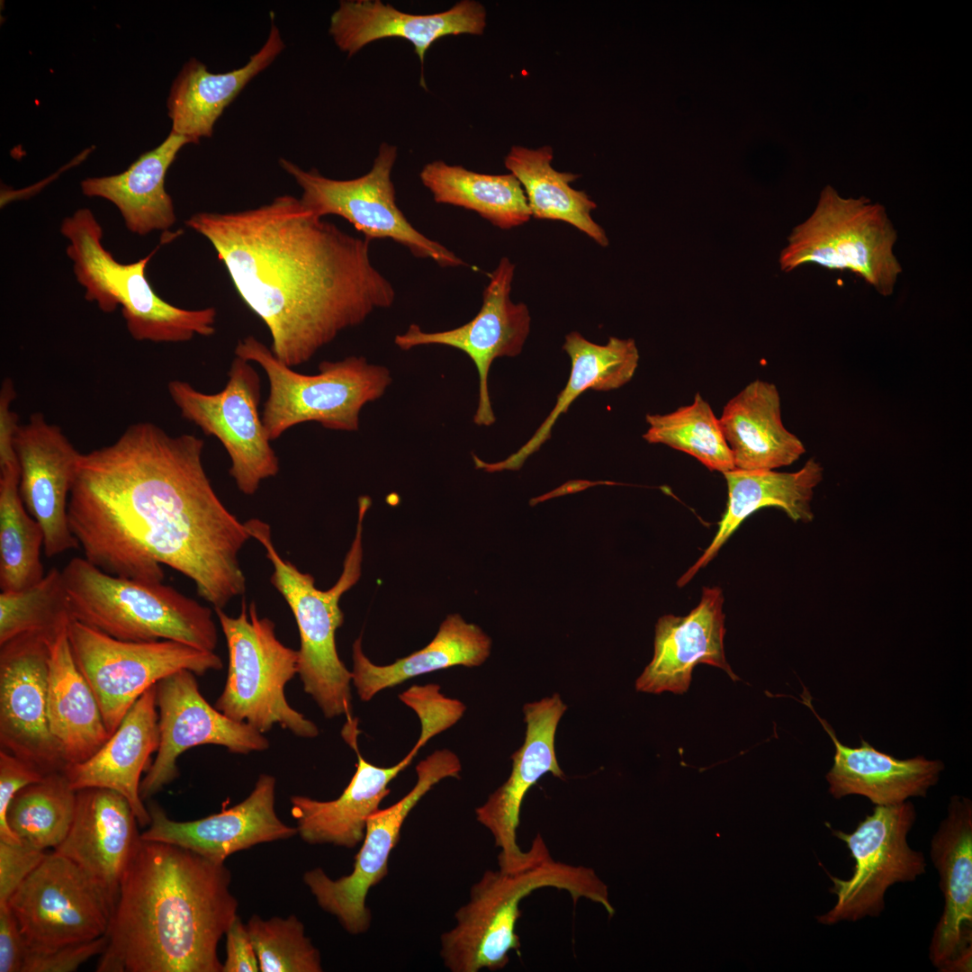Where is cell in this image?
<instances>
[{"instance_id":"cell-37","label":"cell","mask_w":972,"mask_h":972,"mask_svg":"<svg viewBox=\"0 0 972 972\" xmlns=\"http://www.w3.org/2000/svg\"><path fill=\"white\" fill-rule=\"evenodd\" d=\"M553 148L513 146L504 165L520 183L531 217L572 225L601 247L608 245L603 228L591 216L597 204L584 191L571 186L579 176L552 166Z\"/></svg>"},{"instance_id":"cell-36","label":"cell","mask_w":972,"mask_h":972,"mask_svg":"<svg viewBox=\"0 0 972 972\" xmlns=\"http://www.w3.org/2000/svg\"><path fill=\"white\" fill-rule=\"evenodd\" d=\"M490 648V638L458 614L447 616L427 646L388 665L374 664L364 655L360 636L352 646V682L361 700L369 701L379 691L421 674L457 665L480 666Z\"/></svg>"},{"instance_id":"cell-23","label":"cell","mask_w":972,"mask_h":972,"mask_svg":"<svg viewBox=\"0 0 972 972\" xmlns=\"http://www.w3.org/2000/svg\"><path fill=\"white\" fill-rule=\"evenodd\" d=\"M275 782L272 775L263 773L243 801L194 821H174L151 802L150 824L140 838L175 844L216 863H225L230 855L260 843L290 839L297 829L275 813Z\"/></svg>"},{"instance_id":"cell-42","label":"cell","mask_w":972,"mask_h":972,"mask_svg":"<svg viewBox=\"0 0 972 972\" xmlns=\"http://www.w3.org/2000/svg\"><path fill=\"white\" fill-rule=\"evenodd\" d=\"M72 619L62 572L57 568L29 588L0 593V645L28 633L50 641Z\"/></svg>"},{"instance_id":"cell-15","label":"cell","mask_w":972,"mask_h":972,"mask_svg":"<svg viewBox=\"0 0 972 972\" xmlns=\"http://www.w3.org/2000/svg\"><path fill=\"white\" fill-rule=\"evenodd\" d=\"M29 950L51 951L107 933L113 907L74 862L47 853L7 904Z\"/></svg>"},{"instance_id":"cell-8","label":"cell","mask_w":972,"mask_h":972,"mask_svg":"<svg viewBox=\"0 0 972 972\" xmlns=\"http://www.w3.org/2000/svg\"><path fill=\"white\" fill-rule=\"evenodd\" d=\"M234 353L266 373L269 387L261 417L271 441L310 421L328 429L357 431L363 407L381 398L392 382L387 367L364 356L323 361L317 374H305L278 360L254 336L239 340Z\"/></svg>"},{"instance_id":"cell-45","label":"cell","mask_w":972,"mask_h":972,"mask_svg":"<svg viewBox=\"0 0 972 972\" xmlns=\"http://www.w3.org/2000/svg\"><path fill=\"white\" fill-rule=\"evenodd\" d=\"M44 776L26 760L0 750V841L22 842L7 824L8 807L22 788L41 780Z\"/></svg>"},{"instance_id":"cell-13","label":"cell","mask_w":972,"mask_h":972,"mask_svg":"<svg viewBox=\"0 0 972 972\" xmlns=\"http://www.w3.org/2000/svg\"><path fill=\"white\" fill-rule=\"evenodd\" d=\"M915 819L914 805L904 801L876 806L850 833L831 829L832 834L846 844L855 864L846 879L824 868L832 884L829 890L837 900L827 913L816 916L818 922L834 925L878 917L891 886L914 882L926 872L922 852L913 850L907 842Z\"/></svg>"},{"instance_id":"cell-49","label":"cell","mask_w":972,"mask_h":972,"mask_svg":"<svg viewBox=\"0 0 972 972\" xmlns=\"http://www.w3.org/2000/svg\"><path fill=\"white\" fill-rule=\"evenodd\" d=\"M16 397L14 382L5 378L0 390V468L18 466L14 438L20 426L19 418L12 409Z\"/></svg>"},{"instance_id":"cell-11","label":"cell","mask_w":972,"mask_h":972,"mask_svg":"<svg viewBox=\"0 0 972 972\" xmlns=\"http://www.w3.org/2000/svg\"><path fill=\"white\" fill-rule=\"evenodd\" d=\"M68 637L110 735L135 702L164 678L181 670L203 675L223 667L214 652L171 640H120L75 619L68 626Z\"/></svg>"},{"instance_id":"cell-34","label":"cell","mask_w":972,"mask_h":972,"mask_svg":"<svg viewBox=\"0 0 972 972\" xmlns=\"http://www.w3.org/2000/svg\"><path fill=\"white\" fill-rule=\"evenodd\" d=\"M190 140L174 132L156 148L141 154L122 173L85 178L83 194L113 203L126 228L145 236L166 231L176 221L174 203L165 188L167 170Z\"/></svg>"},{"instance_id":"cell-38","label":"cell","mask_w":972,"mask_h":972,"mask_svg":"<svg viewBox=\"0 0 972 972\" xmlns=\"http://www.w3.org/2000/svg\"><path fill=\"white\" fill-rule=\"evenodd\" d=\"M436 203L471 210L501 230L521 226L531 218L526 197L512 175H487L442 160L426 164L419 173Z\"/></svg>"},{"instance_id":"cell-4","label":"cell","mask_w":972,"mask_h":972,"mask_svg":"<svg viewBox=\"0 0 972 972\" xmlns=\"http://www.w3.org/2000/svg\"><path fill=\"white\" fill-rule=\"evenodd\" d=\"M554 887L602 905L609 917L615 908L607 885L591 868L554 860L551 855L524 869L487 870L471 888L470 900L455 913L456 925L441 937V957L453 972L496 971L519 953L516 925L521 901L532 892Z\"/></svg>"},{"instance_id":"cell-1","label":"cell","mask_w":972,"mask_h":972,"mask_svg":"<svg viewBox=\"0 0 972 972\" xmlns=\"http://www.w3.org/2000/svg\"><path fill=\"white\" fill-rule=\"evenodd\" d=\"M204 440L148 421L82 454L70 491V529L87 561L111 575L162 582L167 565L223 608L246 590L238 554L250 536L215 492Z\"/></svg>"},{"instance_id":"cell-29","label":"cell","mask_w":972,"mask_h":972,"mask_svg":"<svg viewBox=\"0 0 972 972\" xmlns=\"http://www.w3.org/2000/svg\"><path fill=\"white\" fill-rule=\"evenodd\" d=\"M270 18L266 42L243 67L225 73H212L194 58L184 64L171 85L166 102L171 132L188 139L191 143L212 136L214 125L225 109L285 47L273 12Z\"/></svg>"},{"instance_id":"cell-48","label":"cell","mask_w":972,"mask_h":972,"mask_svg":"<svg viewBox=\"0 0 972 972\" xmlns=\"http://www.w3.org/2000/svg\"><path fill=\"white\" fill-rule=\"evenodd\" d=\"M27 949L12 910L0 905V972H22Z\"/></svg>"},{"instance_id":"cell-2","label":"cell","mask_w":972,"mask_h":972,"mask_svg":"<svg viewBox=\"0 0 972 972\" xmlns=\"http://www.w3.org/2000/svg\"><path fill=\"white\" fill-rule=\"evenodd\" d=\"M184 223L212 244L266 326L274 356L292 368L395 301L392 284L371 261V240L292 195L245 211L196 212Z\"/></svg>"},{"instance_id":"cell-47","label":"cell","mask_w":972,"mask_h":972,"mask_svg":"<svg viewBox=\"0 0 972 972\" xmlns=\"http://www.w3.org/2000/svg\"><path fill=\"white\" fill-rule=\"evenodd\" d=\"M226 958L221 972H258L259 964L247 925L238 915L225 933Z\"/></svg>"},{"instance_id":"cell-26","label":"cell","mask_w":972,"mask_h":972,"mask_svg":"<svg viewBox=\"0 0 972 972\" xmlns=\"http://www.w3.org/2000/svg\"><path fill=\"white\" fill-rule=\"evenodd\" d=\"M486 10L473 0H462L448 10L431 14L400 11L380 0H342L331 14L328 32L337 47L352 57L378 40L399 37L414 47L421 64L427 50L448 35H481Z\"/></svg>"},{"instance_id":"cell-7","label":"cell","mask_w":972,"mask_h":972,"mask_svg":"<svg viewBox=\"0 0 972 972\" xmlns=\"http://www.w3.org/2000/svg\"><path fill=\"white\" fill-rule=\"evenodd\" d=\"M60 233L68 242L66 252L76 281L86 290V300L95 302L106 313L120 306L126 328L135 340L178 343L215 333V308H179L163 300L152 288L145 271L158 248L136 262L117 261L104 247L102 226L88 208L66 217Z\"/></svg>"},{"instance_id":"cell-19","label":"cell","mask_w":972,"mask_h":972,"mask_svg":"<svg viewBox=\"0 0 972 972\" xmlns=\"http://www.w3.org/2000/svg\"><path fill=\"white\" fill-rule=\"evenodd\" d=\"M49 641L18 635L0 645V750L46 775L61 771L48 716Z\"/></svg>"},{"instance_id":"cell-27","label":"cell","mask_w":972,"mask_h":972,"mask_svg":"<svg viewBox=\"0 0 972 972\" xmlns=\"http://www.w3.org/2000/svg\"><path fill=\"white\" fill-rule=\"evenodd\" d=\"M353 722L344 728L343 735L356 752V770L342 794L330 801L299 795L290 798L297 834L309 844H333L351 849L361 842L368 818L379 810L380 803L390 793V782L411 763L418 750L432 738L420 732L418 742L400 761L388 768L378 767L360 754Z\"/></svg>"},{"instance_id":"cell-31","label":"cell","mask_w":972,"mask_h":972,"mask_svg":"<svg viewBox=\"0 0 972 972\" xmlns=\"http://www.w3.org/2000/svg\"><path fill=\"white\" fill-rule=\"evenodd\" d=\"M823 472L820 463L811 458L794 472L734 469L723 473L727 483L728 498L726 508L718 522V529L703 554L678 580V586L686 585L715 558L741 524L761 508H779L795 522L812 521L811 500L814 489L823 480Z\"/></svg>"},{"instance_id":"cell-46","label":"cell","mask_w":972,"mask_h":972,"mask_svg":"<svg viewBox=\"0 0 972 972\" xmlns=\"http://www.w3.org/2000/svg\"><path fill=\"white\" fill-rule=\"evenodd\" d=\"M43 850L24 842L8 843L0 841V905L9 898L40 865L46 856Z\"/></svg>"},{"instance_id":"cell-18","label":"cell","mask_w":972,"mask_h":972,"mask_svg":"<svg viewBox=\"0 0 972 972\" xmlns=\"http://www.w3.org/2000/svg\"><path fill=\"white\" fill-rule=\"evenodd\" d=\"M159 747L140 783V796L147 799L178 777L177 760L188 749L214 744L230 752L247 754L268 749L269 741L251 725L236 722L202 695L195 674L178 670L156 686Z\"/></svg>"},{"instance_id":"cell-16","label":"cell","mask_w":972,"mask_h":972,"mask_svg":"<svg viewBox=\"0 0 972 972\" xmlns=\"http://www.w3.org/2000/svg\"><path fill=\"white\" fill-rule=\"evenodd\" d=\"M461 770L456 754L449 750L436 751L418 764L412 789L368 818L363 844L349 875L332 879L320 868L304 873L303 882L318 904L334 915L348 933L357 935L368 930L371 914L365 903L367 894L388 874L391 852L410 812L436 783L449 777L459 778Z\"/></svg>"},{"instance_id":"cell-41","label":"cell","mask_w":972,"mask_h":972,"mask_svg":"<svg viewBox=\"0 0 972 972\" xmlns=\"http://www.w3.org/2000/svg\"><path fill=\"white\" fill-rule=\"evenodd\" d=\"M643 438L688 454L710 471L722 473L734 468L731 450L719 418L709 403L697 393L692 403L667 414H648Z\"/></svg>"},{"instance_id":"cell-20","label":"cell","mask_w":972,"mask_h":972,"mask_svg":"<svg viewBox=\"0 0 972 972\" xmlns=\"http://www.w3.org/2000/svg\"><path fill=\"white\" fill-rule=\"evenodd\" d=\"M514 274L515 265L503 256L489 274L479 312L467 323L436 332H427L418 324H410L404 333L394 338L395 345L403 351L440 345L456 348L471 358L479 375V401L473 417L478 426L488 427L496 420L488 387L492 362L498 357L519 355L530 330L526 305L514 303L510 299Z\"/></svg>"},{"instance_id":"cell-33","label":"cell","mask_w":972,"mask_h":972,"mask_svg":"<svg viewBox=\"0 0 972 972\" xmlns=\"http://www.w3.org/2000/svg\"><path fill=\"white\" fill-rule=\"evenodd\" d=\"M562 349L570 357L571 374L550 414L533 436L507 459L487 463L472 454L477 469L488 472L519 470L525 461L551 437L552 428L560 415L566 413L582 392L620 388L633 378L639 361V352L633 338L610 337L607 344L598 345L572 331L565 337Z\"/></svg>"},{"instance_id":"cell-17","label":"cell","mask_w":972,"mask_h":972,"mask_svg":"<svg viewBox=\"0 0 972 972\" xmlns=\"http://www.w3.org/2000/svg\"><path fill=\"white\" fill-rule=\"evenodd\" d=\"M567 709L558 693L526 703L523 707L526 724L522 746L511 756L512 769L508 779L475 809L477 821L493 836L500 849V869L514 872L535 865L550 855L538 833L527 851L517 843L520 810L528 790L546 773L565 778L555 753V734Z\"/></svg>"},{"instance_id":"cell-22","label":"cell","mask_w":972,"mask_h":972,"mask_svg":"<svg viewBox=\"0 0 972 972\" xmlns=\"http://www.w3.org/2000/svg\"><path fill=\"white\" fill-rule=\"evenodd\" d=\"M930 857L939 874L943 912L929 947L940 972H970L972 965V804L953 796L947 816L931 841Z\"/></svg>"},{"instance_id":"cell-12","label":"cell","mask_w":972,"mask_h":972,"mask_svg":"<svg viewBox=\"0 0 972 972\" xmlns=\"http://www.w3.org/2000/svg\"><path fill=\"white\" fill-rule=\"evenodd\" d=\"M396 158L397 148L383 142L371 169L347 180L328 178L315 168L304 170L285 158L279 164L301 187L302 202L315 215L342 217L364 238H391L415 257L431 259L441 267L466 266L446 247L419 232L397 205L392 181Z\"/></svg>"},{"instance_id":"cell-9","label":"cell","mask_w":972,"mask_h":972,"mask_svg":"<svg viewBox=\"0 0 972 972\" xmlns=\"http://www.w3.org/2000/svg\"><path fill=\"white\" fill-rule=\"evenodd\" d=\"M229 653L224 688L215 707L229 718L264 734L278 724L299 737L314 738L319 728L290 706L286 684L297 674L298 651L284 644L275 625L260 617L256 605L242 600L233 617L214 608Z\"/></svg>"},{"instance_id":"cell-21","label":"cell","mask_w":972,"mask_h":972,"mask_svg":"<svg viewBox=\"0 0 972 972\" xmlns=\"http://www.w3.org/2000/svg\"><path fill=\"white\" fill-rule=\"evenodd\" d=\"M22 502L44 532V554L54 557L79 547L68 517L70 491L82 453L40 412L20 424L14 438Z\"/></svg>"},{"instance_id":"cell-25","label":"cell","mask_w":972,"mask_h":972,"mask_svg":"<svg viewBox=\"0 0 972 972\" xmlns=\"http://www.w3.org/2000/svg\"><path fill=\"white\" fill-rule=\"evenodd\" d=\"M724 597L718 587L703 588L699 604L685 616L665 615L655 626L654 652L635 681L639 692L685 693L700 663L717 667L733 680L738 676L726 662Z\"/></svg>"},{"instance_id":"cell-14","label":"cell","mask_w":972,"mask_h":972,"mask_svg":"<svg viewBox=\"0 0 972 972\" xmlns=\"http://www.w3.org/2000/svg\"><path fill=\"white\" fill-rule=\"evenodd\" d=\"M167 391L184 419L221 443L231 461L230 475L243 494H255L262 481L279 472L259 411L260 376L249 362L235 356L219 392L204 393L181 380L170 381Z\"/></svg>"},{"instance_id":"cell-40","label":"cell","mask_w":972,"mask_h":972,"mask_svg":"<svg viewBox=\"0 0 972 972\" xmlns=\"http://www.w3.org/2000/svg\"><path fill=\"white\" fill-rule=\"evenodd\" d=\"M76 803V791L63 770L51 772L15 795L8 807L7 824L22 842L54 850L70 829Z\"/></svg>"},{"instance_id":"cell-5","label":"cell","mask_w":972,"mask_h":972,"mask_svg":"<svg viewBox=\"0 0 972 972\" xmlns=\"http://www.w3.org/2000/svg\"><path fill=\"white\" fill-rule=\"evenodd\" d=\"M370 504L368 497L359 499L355 539L344 560L339 579L327 590L317 589L310 574L302 572L280 555L274 545L269 524L259 518L244 522L250 537L265 548L274 568L271 583L284 597L295 618L300 635L297 674L303 689L327 718L346 715L347 720H352L351 671L338 656L336 632L344 622L340 598L361 575L362 523Z\"/></svg>"},{"instance_id":"cell-30","label":"cell","mask_w":972,"mask_h":972,"mask_svg":"<svg viewBox=\"0 0 972 972\" xmlns=\"http://www.w3.org/2000/svg\"><path fill=\"white\" fill-rule=\"evenodd\" d=\"M813 710L835 747L833 763L826 774L830 794L839 799L850 795L868 797L876 806H892L913 796H925L944 769L941 761L918 756L899 760L881 752L861 739L860 747L842 744L833 729Z\"/></svg>"},{"instance_id":"cell-6","label":"cell","mask_w":972,"mask_h":972,"mask_svg":"<svg viewBox=\"0 0 972 972\" xmlns=\"http://www.w3.org/2000/svg\"><path fill=\"white\" fill-rule=\"evenodd\" d=\"M61 572L71 616L84 625L124 641L217 646L212 609L171 586L111 575L81 557Z\"/></svg>"},{"instance_id":"cell-32","label":"cell","mask_w":972,"mask_h":972,"mask_svg":"<svg viewBox=\"0 0 972 972\" xmlns=\"http://www.w3.org/2000/svg\"><path fill=\"white\" fill-rule=\"evenodd\" d=\"M718 418L735 469L774 470L806 452L803 442L784 427L779 392L770 382H750L727 401Z\"/></svg>"},{"instance_id":"cell-39","label":"cell","mask_w":972,"mask_h":972,"mask_svg":"<svg viewBox=\"0 0 972 972\" xmlns=\"http://www.w3.org/2000/svg\"><path fill=\"white\" fill-rule=\"evenodd\" d=\"M18 466L0 468V589L19 591L45 575L40 561L44 532L27 511L19 490Z\"/></svg>"},{"instance_id":"cell-3","label":"cell","mask_w":972,"mask_h":972,"mask_svg":"<svg viewBox=\"0 0 972 972\" xmlns=\"http://www.w3.org/2000/svg\"><path fill=\"white\" fill-rule=\"evenodd\" d=\"M230 884L225 863L140 838L96 971L221 972L219 941L238 916Z\"/></svg>"},{"instance_id":"cell-24","label":"cell","mask_w":972,"mask_h":972,"mask_svg":"<svg viewBox=\"0 0 972 972\" xmlns=\"http://www.w3.org/2000/svg\"><path fill=\"white\" fill-rule=\"evenodd\" d=\"M127 799L101 788L76 791L70 829L53 851L78 866L104 892L113 909L123 876L140 840Z\"/></svg>"},{"instance_id":"cell-35","label":"cell","mask_w":972,"mask_h":972,"mask_svg":"<svg viewBox=\"0 0 972 972\" xmlns=\"http://www.w3.org/2000/svg\"><path fill=\"white\" fill-rule=\"evenodd\" d=\"M49 647V724L66 767L90 758L111 735L97 699L75 662L68 628L50 640Z\"/></svg>"},{"instance_id":"cell-43","label":"cell","mask_w":972,"mask_h":972,"mask_svg":"<svg viewBox=\"0 0 972 972\" xmlns=\"http://www.w3.org/2000/svg\"><path fill=\"white\" fill-rule=\"evenodd\" d=\"M247 929L261 972H320V954L294 914L263 919L252 915Z\"/></svg>"},{"instance_id":"cell-28","label":"cell","mask_w":972,"mask_h":972,"mask_svg":"<svg viewBox=\"0 0 972 972\" xmlns=\"http://www.w3.org/2000/svg\"><path fill=\"white\" fill-rule=\"evenodd\" d=\"M156 686L135 702L94 754L63 770L75 791L101 788L122 795L142 827L148 826L151 819L140 796V777L150 767L160 742Z\"/></svg>"},{"instance_id":"cell-10","label":"cell","mask_w":972,"mask_h":972,"mask_svg":"<svg viewBox=\"0 0 972 972\" xmlns=\"http://www.w3.org/2000/svg\"><path fill=\"white\" fill-rule=\"evenodd\" d=\"M896 240L883 205L866 197L844 198L827 185L811 215L788 237L779 267L785 273L808 264L849 270L890 296L903 272L894 253Z\"/></svg>"},{"instance_id":"cell-44","label":"cell","mask_w":972,"mask_h":972,"mask_svg":"<svg viewBox=\"0 0 972 972\" xmlns=\"http://www.w3.org/2000/svg\"><path fill=\"white\" fill-rule=\"evenodd\" d=\"M108 943L104 934L97 939L68 944L51 951L39 952L27 949L22 972H71L95 955L102 954Z\"/></svg>"}]
</instances>
